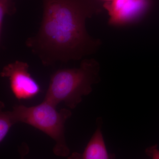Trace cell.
Listing matches in <instances>:
<instances>
[{
	"instance_id": "6da1fadb",
	"label": "cell",
	"mask_w": 159,
	"mask_h": 159,
	"mask_svg": "<svg viewBox=\"0 0 159 159\" xmlns=\"http://www.w3.org/2000/svg\"><path fill=\"white\" fill-rule=\"evenodd\" d=\"M42 19L25 45L43 66L82 60L97 52L101 40L92 37L86 21L103 10L97 0H41Z\"/></svg>"
},
{
	"instance_id": "7a4b0ae2",
	"label": "cell",
	"mask_w": 159,
	"mask_h": 159,
	"mask_svg": "<svg viewBox=\"0 0 159 159\" xmlns=\"http://www.w3.org/2000/svg\"><path fill=\"white\" fill-rule=\"evenodd\" d=\"M100 64L94 58H84L79 66L59 69L51 75L44 99L57 107L61 102L74 109L100 82Z\"/></svg>"
},
{
	"instance_id": "3957f363",
	"label": "cell",
	"mask_w": 159,
	"mask_h": 159,
	"mask_svg": "<svg viewBox=\"0 0 159 159\" xmlns=\"http://www.w3.org/2000/svg\"><path fill=\"white\" fill-rule=\"evenodd\" d=\"M14 124L22 122L39 129L53 139V152L62 157L69 156L70 151L66 141L65 124L72 115L70 109H57V106L43 99L39 104L27 107L15 105L11 111Z\"/></svg>"
},
{
	"instance_id": "277c9868",
	"label": "cell",
	"mask_w": 159,
	"mask_h": 159,
	"mask_svg": "<svg viewBox=\"0 0 159 159\" xmlns=\"http://www.w3.org/2000/svg\"><path fill=\"white\" fill-rule=\"evenodd\" d=\"M152 0H112L102 4L109 16V25L124 27L140 23L151 8Z\"/></svg>"
},
{
	"instance_id": "5b68a950",
	"label": "cell",
	"mask_w": 159,
	"mask_h": 159,
	"mask_svg": "<svg viewBox=\"0 0 159 159\" xmlns=\"http://www.w3.org/2000/svg\"><path fill=\"white\" fill-rule=\"evenodd\" d=\"M29 64L16 60L3 67L0 76L9 80L10 89L18 100H28L40 93L38 83L29 72Z\"/></svg>"
},
{
	"instance_id": "8992f818",
	"label": "cell",
	"mask_w": 159,
	"mask_h": 159,
	"mask_svg": "<svg viewBox=\"0 0 159 159\" xmlns=\"http://www.w3.org/2000/svg\"><path fill=\"white\" fill-rule=\"evenodd\" d=\"M102 120H97V129L91 137L84 150L81 153L75 152L67 157V159H116L114 154L108 152L102 133Z\"/></svg>"
},
{
	"instance_id": "52a82bcc",
	"label": "cell",
	"mask_w": 159,
	"mask_h": 159,
	"mask_svg": "<svg viewBox=\"0 0 159 159\" xmlns=\"http://www.w3.org/2000/svg\"><path fill=\"white\" fill-rule=\"evenodd\" d=\"M0 110V143H2L9 133L10 129L14 125L11 118V111H3L4 106L1 102Z\"/></svg>"
},
{
	"instance_id": "ba28073f",
	"label": "cell",
	"mask_w": 159,
	"mask_h": 159,
	"mask_svg": "<svg viewBox=\"0 0 159 159\" xmlns=\"http://www.w3.org/2000/svg\"><path fill=\"white\" fill-rule=\"evenodd\" d=\"M16 11L11 1H0V34L2 35L4 25V19L6 15H11Z\"/></svg>"
},
{
	"instance_id": "9c48e42d",
	"label": "cell",
	"mask_w": 159,
	"mask_h": 159,
	"mask_svg": "<svg viewBox=\"0 0 159 159\" xmlns=\"http://www.w3.org/2000/svg\"><path fill=\"white\" fill-rule=\"evenodd\" d=\"M145 153L151 159H159V149L157 145H153L146 148Z\"/></svg>"
},
{
	"instance_id": "30bf717a",
	"label": "cell",
	"mask_w": 159,
	"mask_h": 159,
	"mask_svg": "<svg viewBox=\"0 0 159 159\" xmlns=\"http://www.w3.org/2000/svg\"><path fill=\"white\" fill-rule=\"evenodd\" d=\"M29 149L28 145L26 143H23L19 148V153L20 156V159H25V156L29 153Z\"/></svg>"
},
{
	"instance_id": "8fae6325",
	"label": "cell",
	"mask_w": 159,
	"mask_h": 159,
	"mask_svg": "<svg viewBox=\"0 0 159 159\" xmlns=\"http://www.w3.org/2000/svg\"><path fill=\"white\" fill-rule=\"evenodd\" d=\"M97 1H99V2H103V3L107 2H111V1H112V0H97Z\"/></svg>"
},
{
	"instance_id": "7c38bea8",
	"label": "cell",
	"mask_w": 159,
	"mask_h": 159,
	"mask_svg": "<svg viewBox=\"0 0 159 159\" xmlns=\"http://www.w3.org/2000/svg\"><path fill=\"white\" fill-rule=\"evenodd\" d=\"M0 1H10L11 0H0Z\"/></svg>"
}]
</instances>
